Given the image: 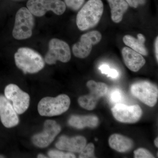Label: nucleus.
<instances>
[{
    "label": "nucleus",
    "instance_id": "1",
    "mask_svg": "<svg viewBox=\"0 0 158 158\" xmlns=\"http://www.w3.org/2000/svg\"><path fill=\"white\" fill-rule=\"evenodd\" d=\"M102 0H88L77 15L76 23L79 30L85 31L98 23L103 13Z\"/></svg>",
    "mask_w": 158,
    "mask_h": 158
},
{
    "label": "nucleus",
    "instance_id": "7",
    "mask_svg": "<svg viewBox=\"0 0 158 158\" xmlns=\"http://www.w3.org/2000/svg\"><path fill=\"white\" fill-rule=\"evenodd\" d=\"M48 52L44 57V62L49 65L56 64L57 61L68 62L71 57L70 48L65 41L57 38L49 43Z\"/></svg>",
    "mask_w": 158,
    "mask_h": 158
},
{
    "label": "nucleus",
    "instance_id": "11",
    "mask_svg": "<svg viewBox=\"0 0 158 158\" xmlns=\"http://www.w3.org/2000/svg\"><path fill=\"white\" fill-rule=\"evenodd\" d=\"M111 111L115 119L123 123L137 122L142 115V110L138 105L129 106L123 104H116L111 109Z\"/></svg>",
    "mask_w": 158,
    "mask_h": 158
},
{
    "label": "nucleus",
    "instance_id": "30",
    "mask_svg": "<svg viewBox=\"0 0 158 158\" xmlns=\"http://www.w3.org/2000/svg\"><path fill=\"white\" fill-rule=\"evenodd\" d=\"M4 157H4V156L0 155V158H4Z\"/></svg>",
    "mask_w": 158,
    "mask_h": 158
},
{
    "label": "nucleus",
    "instance_id": "16",
    "mask_svg": "<svg viewBox=\"0 0 158 158\" xmlns=\"http://www.w3.org/2000/svg\"><path fill=\"white\" fill-rule=\"evenodd\" d=\"M110 147L119 152H125L131 149L134 142L131 139L119 134H113L109 139Z\"/></svg>",
    "mask_w": 158,
    "mask_h": 158
},
{
    "label": "nucleus",
    "instance_id": "13",
    "mask_svg": "<svg viewBox=\"0 0 158 158\" xmlns=\"http://www.w3.org/2000/svg\"><path fill=\"white\" fill-rule=\"evenodd\" d=\"M0 118L6 128L16 126L19 123L17 113L13 106L6 97L0 95Z\"/></svg>",
    "mask_w": 158,
    "mask_h": 158
},
{
    "label": "nucleus",
    "instance_id": "19",
    "mask_svg": "<svg viewBox=\"0 0 158 158\" xmlns=\"http://www.w3.org/2000/svg\"><path fill=\"white\" fill-rule=\"evenodd\" d=\"M111 9V18L113 22L119 23L122 20L124 13L128 9L125 0H107Z\"/></svg>",
    "mask_w": 158,
    "mask_h": 158
},
{
    "label": "nucleus",
    "instance_id": "3",
    "mask_svg": "<svg viewBox=\"0 0 158 158\" xmlns=\"http://www.w3.org/2000/svg\"><path fill=\"white\" fill-rule=\"evenodd\" d=\"M70 105V98L66 94H60L56 97H46L38 103V113L41 116H59L67 111Z\"/></svg>",
    "mask_w": 158,
    "mask_h": 158
},
{
    "label": "nucleus",
    "instance_id": "2",
    "mask_svg": "<svg viewBox=\"0 0 158 158\" xmlns=\"http://www.w3.org/2000/svg\"><path fill=\"white\" fill-rule=\"evenodd\" d=\"M15 61L18 68L24 73H35L42 70L45 65L40 54L28 48H20L15 54Z\"/></svg>",
    "mask_w": 158,
    "mask_h": 158
},
{
    "label": "nucleus",
    "instance_id": "14",
    "mask_svg": "<svg viewBox=\"0 0 158 158\" xmlns=\"http://www.w3.org/2000/svg\"><path fill=\"white\" fill-rule=\"evenodd\" d=\"M87 144V140L81 136L69 138L66 136L59 137L56 144V147L61 150L71 152L80 153Z\"/></svg>",
    "mask_w": 158,
    "mask_h": 158
},
{
    "label": "nucleus",
    "instance_id": "6",
    "mask_svg": "<svg viewBox=\"0 0 158 158\" xmlns=\"http://www.w3.org/2000/svg\"><path fill=\"white\" fill-rule=\"evenodd\" d=\"M27 6L31 13L38 17L43 16L49 11L61 15L66 10V5L61 0H29Z\"/></svg>",
    "mask_w": 158,
    "mask_h": 158
},
{
    "label": "nucleus",
    "instance_id": "24",
    "mask_svg": "<svg viewBox=\"0 0 158 158\" xmlns=\"http://www.w3.org/2000/svg\"><path fill=\"white\" fill-rule=\"evenodd\" d=\"M85 2V0H65V5L74 11L80 9Z\"/></svg>",
    "mask_w": 158,
    "mask_h": 158
},
{
    "label": "nucleus",
    "instance_id": "27",
    "mask_svg": "<svg viewBox=\"0 0 158 158\" xmlns=\"http://www.w3.org/2000/svg\"><path fill=\"white\" fill-rule=\"evenodd\" d=\"M158 37H157L156 38L155 41V54L156 59H157V61L158 62Z\"/></svg>",
    "mask_w": 158,
    "mask_h": 158
},
{
    "label": "nucleus",
    "instance_id": "26",
    "mask_svg": "<svg viewBox=\"0 0 158 158\" xmlns=\"http://www.w3.org/2000/svg\"><path fill=\"white\" fill-rule=\"evenodd\" d=\"M129 6L134 8H138V6H143L146 3V0H125Z\"/></svg>",
    "mask_w": 158,
    "mask_h": 158
},
{
    "label": "nucleus",
    "instance_id": "5",
    "mask_svg": "<svg viewBox=\"0 0 158 158\" xmlns=\"http://www.w3.org/2000/svg\"><path fill=\"white\" fill-rule=\"evenodd\" d=\"M87 87L90 93L78 98V103L81 107L88 110H93L96 107L99 100L105 96L108 91V86L102 82H97L93 80L88 81Z\"/></svg>",
    "mask_w": 158,
    "mask_h": 158
},
{
    "label": "nucleus",
    "instance_id": "4",
    "mask_svg": "<svg viewBox=\"0 0 158 158\" xmlns=\"http://www.w3.org/2000/svg\"><path fill=\"white\" fill-rule=\"evenodd\" d=\"M34 20L33 14L27 8L23 7L18 11L12 35L15 39L24 40L31 37Z\"/></svg>",
    "mask_w": 158,
    "mask_h": 158
},
{
    "label": "nucleus",
    "instance_id": "18",
    "mask_svg": "<svg viewBox=\"0 0 158 158\" xmlns=\"http://www.w3.org/2000/svg\"><path fill=\"white\" fill-rule=\"evenodd\" d=\"M138 38L127 35L124 36L123 41L125 44L129 48L143 56H147L148 54L147 48L145 46L146 39L144 35L141 34H138Z\"/></svg>",
    "mask_w": 158,
    "mask_h": 158
},
{
    "label": "nucleus",
    "instance_id": "23",
    "mask_svg": "<svg viewBox=\"0 0 158 158\" xmlns=\"http://www.w3.org/2000/svg\"><path fill=\"white\" fill-rule=\"evenodd\" d=\"M110 100L114 103H120L123 99V94L122 90L118 88H115L111 91L110 93Z\"/></svg>",
    "mask_w": 158,
    "mask_h": 158
},
{
    "label": "nucleus",
    "instance_id": "20",
    "mask_svg": "<svg viewBox=\"0 0 158 158\" xmlns=\"http://www.w3.org/2000/svg\"><path fill=\"white\" fill-rule=\"evenodd\" d=\"M94 146L93 143H90L85 145L80 152V158H96L94 155Z\"/></svg>",
    "mask_w": 158,
    "mask_h": 158
},
{
    "label": "nucleus",
    "instance_id": "17",
    "mask_svg": "<svg viewBox=\"0 0 158 158\" xmlns=\"http://www.w3.org/2000/svg\"><path fill=\"white\" fill-rule=\"evenodd\" d=\"M98 123V118L96 116L93 115H73L71 116L68 120V123L69 125L79 129H81L86 127H96Z\"/></svg>",
    "mask_w": 158,
    "mask_h": 158
},
{
    "label": "nucleus",
    "instance_id": "25",
    "mask_svg": "<svg viewBox=\"0 0 158 158\" xmlns=\"http://www.w3.org/2000/svg\"><path fill=\"white\" fill-rule=\"evenodd\" d=\"M135 158H152L154 156L147 149L140 148L134 152Z\"/></svg>",
    "mask_w": 158,
    "mask_h": 158
},
{
    "label": "nucleus",
    "instance_id": "10",
    "mask_svg": "<svg viewBox=\"0 0 158 158\" xmlns=\"http://www.w3.org/2000/svg\"><path fill=\"white\" fill-rule=\"evenodd\" d=\"M5 97L12 102V106L18 114H22L28 109L30 97L27 93L24 92L14 84L7 85L5 90Z\"/></svg>",
    "mask_w": 158,
    "mask_h": 158
},
{
    "label": "nucleus",
    "instance_id": "12",
    "mask_svg": "<svg viewBox=\"0 0 158 158\" xmlns=\"http://www.w3.org/2000/svg\"><path fill=\"white\" fill-rule=\"evenodd\" d=\"M61 127L53 120H46L42 132L34 135L32 138L33 144L40 148H45L53 142L61 132Z\"/></svg>",
    "mask_w": 158,
    "mask_h": 158
},
{
    "label": "nucleus",
    "instance_id": "22",
    "mask_svg": "<svg viewBox=\"0 0 158 158\" xmlns=\"http://www.w3.org/2000/svg\"><path fill=\"white\" fill-rule=\"evenodd\" d=\"M99 69L101 70L102 73L107 75L108 77L112 78H116L118 76V71L116 69H110L107 64H102L99 66Z\"/></svg>",
    "mask_w": 158,
    "mask_h": 158
},
{
    "label": "nucleus",
    "instance_id": "28",
    "mask_svg": "<svg viewBox=\"0 0 158 158\" xmlns=\"http://www.w3.org/2000/svg\"><path fill=\"white\" fill-rule=\"evenodd\" d=\"M37 158H48L46 156H45L44 155L41 154H40L37 156Z\"/></svg>",
    "mask_w": 158,
    "mask_h": 158
},
{
    "label": "nucleus",
    "instance_id": "21",
    "mask_svg": "<svg viewBox=\"0 0 158 158\" xmlns=\"http://www.w3.org/2000/svg\"><path fill=\"white\" fill-rule=\"evenodd\" d=\"M48 156L51 158H74L76 157L75 155L71 152L66 153L59 151L58 150L49 151L48 153Z\"/></svg>",
    "mask_w": 158,
    "mask_h": 158
},
{
    "label": "nucleus",
    "instance_id": "8",
    "mask_svg": "<svg viewBox=\"0 0 158 158\" xmlns=\"http://www.w3.org/2000/svg\"><path fill=\"white\" fill-rule=\"evenodd\" d=\"M131 92L133 96L150 107L154 106L157 102V87L147 81L133 84L131 86Z\"/></svg>",
    "mask_w": 158,
    "mask_h": 158
},
{
    "label": "nucleus",
    "instance_id": "15",
    "mask_svg": "<svg viewBox=\"0 0 158 158\" xmlns=\"http://www.w3.org/2000/svg\"><path fill=\"white\" fill-rule=\"evenodd\" d=\"M122 55L127 67L134 72L140 70L146 62L141 54L129 47H126L123 48Z\"/></svg>",
    "mask_w": 158,
    "mask_h": 158
},
{
    "label": "nucleus",
    "instance_id": "29",
    "mask_svg": "<svg viewBox=\"0 0 158 158\" xmlns=\"http://www.w3.org/2000/svg\"><path fill=\"white\" fill-rule=\"evenodd\" d=\"M155 144L156 146V147H158V138H156L155 140L154 141Z\"/></svg>",
    "mask_w": 158,
    "mask_h": 158
},
{
    "label": "nucleus",
    "instance_id": "9",
    "mask_svg": "<svg viewBox=\"0 0 158 158\" xmlns=\"http://www.w3.org/2000/svg\"><path fill=\"white\" fill-rule=\"evenodd\" d=\"M102 38V34L98 31H90L83 34L80 41L73 46V55L80 59L86 58L91 52L93 45L98 44Z\"/></svg>",
    "mask_w": 158,
    "mask_h": 158
}]
</instances>
